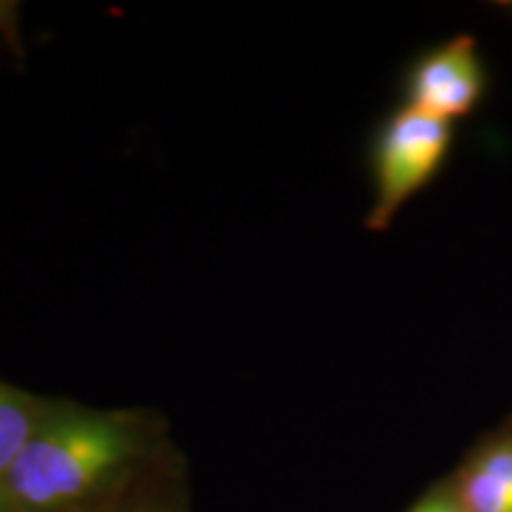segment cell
I'll return each mask as SVG.
<instances>
[{
	"mask_svg": "<svg viewBox=\"0 0 512 512\" xmlns=\"http://www.w3.org/2000/svg\"><path fill=\"white\" fill-rule=\"evenodd\" d=\"M48 399L0 380V486L36 432Z\"/></svg>",
	"mask_w": 512,
	"mask_h": 512,
	"instance_id": "cell-5",
	"label": "cell"
},
{
	"mask_svg": "<svg viewBox=\"0 0 512 512\" xmlns=\"http://www.w3.org/2000/svg\"><path fill=\"white\" fill-rule=\"evenodd\" d=\"M453 140V124L403 105L377 128L373 143L370 230H384L396 214L439 174Z\"/></svg>",
	"mask_w": 512,
	"mask_h": 512,
	"instance_id": "cell-2",
	"label": "cell"
},
{
	"mask_svg": "<svg viewBox=\"0 0 512 512\" xmlns=\"http://www.w3.org/2000/svg\"><path fill=\"white\" fill-rule=\"evenodd\" d=\"M448 482L467 512H512V432L477 444Z\"/></svg>",
	"mask_w": 512,
	"mask_h": 512,
	"instance_id": "cell-4",
	"label": "cell"
},
{
	"mask_svg": "<svg viewBox=\"0 0 512 512\" xmlns=\"http://www.w3.org/2000/svg\"><path fill=\"white\" fill-rule=\"evenodd\" d=\"M408 512H467L463 503L458 501L456 491H453L451 482H439L432 489H427L418 501H415Z\"/></svg>",
	"mask_w": 512,
	"mask_h": 512,
	"instance_id": "cell-6",
	"label": "cell"
},
{
	"mask_svg": "<svg viewBox=\"0 0 512 512\" xmlns=\"http://www.w3.org/2000/svg\"><path fill=\"white\" fill-rule=\"evenodd\" d=\"M484 72L472 36H456L422 55L406 79V105L453 124L475 110Z\"/></svg>",
	"mask_w": 512,
	"mask_h": 512,
	"instance_id": "cell-3",
	"label": "cell"
},
{
	"mask_svg": "<svg viewBox=\"0 0 512 512\" xmlns=\"http://www.w3.org/2000/svg\"><path fill=\"white\" fill-rule=\"evenodd\" d=\"M117 512H188L181 498L164 496L162 491H140L136 498H131L126 505H121Z\"/></svg>",
	"mask_w": 512,
	"mask_h": 512,
	"instance_id": "cell-7",
	"label": "cell"
},
{
	"mask_svg": "<svg viewBox=\"0 0 512 512\" xmlns=\"http://www.w3.org/2000/svg\"><path fill=\"white\" fill-rule=\"evenodd\" d=\"M157 448L143 413L48 399L0 486V512H117L145 491Z\"/></svg>",
	"mask_w": 512,
	"mask_h": 512,
	"instance_id": "cell-1",
	"label": "cell"
}]
</instances>
